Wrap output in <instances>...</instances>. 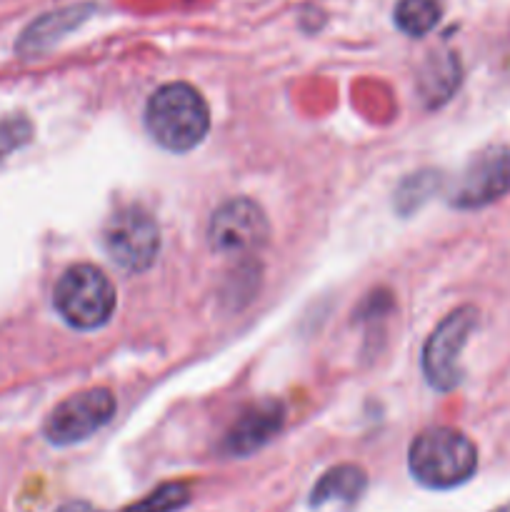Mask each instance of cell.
I'll return each mask as SVG.
<instances>
[{
    "mask_svg": "<svg viewBox=\"0 0 510 512\" xmlns=\"http://www.w3.org/2000/svg\"><path fill=\"white\" fill-rule=\"evenodd\" d=\"M190 503V488L183 483L160 485L155 493L143 498L140 503L130 505L123 512H178Z\"/></svg>",
    "mask_w": 510,
    "mask_h": 512,
    "instance_id": "12",
    "label": "cell"
},
{
    "mask_svg": "<svg viewBox=\"0 0 510 512\" xmlns=\"http://www.w3.org/2000/svg\"><path fill=\"white\" fill-rule=\"evenodd\" d=\"M283 420L285 410L278 400H260V403L248 405L225 433L223 453L233 455V458L253 455L280 433Z\"/></svg>",
    "mask_w": 510,
    "mask_h": 512,
    "instance_id": "9",
    "label": "cell"
},
{
    "mask_svg": "<svg viewBox=\"0 0 510 512\" xmlns=\"http://www.w3.org/2000/svg\"><path fill=\"white\" fill-rule=\"evenodd\" d=\"M145 125L158 145L173 153L193 150L210 128L203 95L188 83H168L155 90L145 108Z\"/></svg>",
    "mask_w": 510,
    "mask_h": 512,
    "instance_id": "1",
    "label": "cell"
},
{
    "mask_svg": "<svg viewBox=\"0 0 510 512\" xmlns=\"http://www.w3.org/2000/svg\"><path fill=\"white\" fill-rule=\"evenodd\" d=\"M30 135V125L25 123L23 118H15V120H5L0 125V155L10 153L13 148H18L20 143H25Z\"/></svg>",
    "mask_w": 510,
    "mask_h": 512,
    "instance_id": "13",
    "label": "cell"
},
{
    "mask_svg": "<svg viewBox=\"0 0 510 512\" xmlns=\"http://www.w3.org/2000/svg\"><path fill=\"white\" fill-rule=\"evenodd\" d=\"M365 488H368V478L363 470L355 465H338L318 480L310 493V505L313 508H323L325 503L353 505L363 498Z\"/></svg>",
    "mask_w": 510,
    "mask_h": 512,
    "instance_id": "10",
    "label": "cell"
},
{
    "mask_svg": "<svg viewBox=\"0 0 510 512\" xmlns=\"http://www.w3.org/2000/svg\"><path fill=\"white\" fill-rule=\"evenodd\" d=\"M270 235L263 208L248 198H233L220 205L208 225L210 248L225 255H243L263 248Z\"/></svg>",
    "mask_w": 510,
    "mask_h": 512,
    "instance_id": "7",
    "label": "cell"
},
{
    "mask_svg": "<svg viewBox=\"0 0 510 512\" xmlns=\"http://www.w3.org/2000/svg\"><path fill=\"white\" fill-rule=\"evenodd\" d=\"M103 245L110 258L130 273L148 270L160 250V230L153 215L138 205L110 215L103 230Z\"/></svg>",
    "mask_w": 510,
    "mask_h": 512,
    "instance_id": "4",
    "label": "cell"
},
{
    "mask_svg": "<svg viewBox=\"0 0 510 512\" xmlns=\"http://www.w3.org/2000/svg\"><path fill=\"white\" fill-rule=\"evenodd\" d=\"M410 473L420 485L450 490L468 483L478 468L475 445L453 428L423 430L410 445Z\"/></svg>",
    "mask_w": 510,
    "mask_h": 512,
    "instance_id": "2",
    "label": "cell"
},
{
    "mask_svg": "<svg viewBox=\"0 0 510 512\" xmlns=\"http://www.w3.org/2000/svg\"><path fill=\"white\" fill-rule=\"evenodd\" d=\"M115 413V398L108 388H90L70 395L45 420V438L55 445H73L98 433Z\"/></svg>",
    "mask_w": 510,
    "mask_h": 512,
    "instance_id": "6",
    "label": "cell"
},
{
    "mask_svg": "<svg viewBox=\"0 0 510 512\" xmlns=\"http://www.w3.org/2000/svg\"><path fill=\"white\" fill-rule=\"evenodd\" d=\"M60 318L78 330L103 328L115 313V288L108 275L95 265H73L60 275L53 290Z\"/></svg>",
    "mask_w": 510,
    "mask_h": 512,
    "instance_id": "3",
    "label": "cell"
},
{
    "mask_svg": "<svg viewBox=\"0 0 510 512\" xmlns=\"http://www.w3.org/2000/svg\"><path fill=\"white\" fill-rule=\"evenodd\" d=\"M510 190V150L488 148L470 160L453 190L458 208H483Z\"/></svg>",
    "mask_w": 510,
    "mask_h": 512,
    "instance_id": "8",
    "label": "cell"
},
{
    "mask_svg": "<svg viewBox=\"0 0 510 512\" xmlns=\"http://www.w3.org/2000/svg\"><path fill=\"white\" fill-rule=\"evenodd\" d=\"M55 512H103V510L93 508V505H88V503H68Z\"/></svg>",
    "mask_w": 510,
    "mask_h": 512,
    "instance_id": "14",
    "label": "cell"
},
{
    "mask_svg": "<svg viewBox=\"0 0 510 512\" xmlns=\"http://www.w3.org/2000/svg\"><path fill=\"white\" fill-rule=\"evenodd\" d=\"M440 20V3L438 0H400L395 8V23L403 33L420 35L430 33Z\"/></svg>",
    "mask_w": 510,
    "mask_h": 512,
    "instance_id": "11",
    "label": "cell"
},
{
    "mask_svg": "<svg viewBox=\"0 0 510 512\" xmlns=\"http://www.w3.org/2000/svg\"><path fill=\"white\" fill-rule=\"evenodd\" d=\"M478 323L475 308H458L433 330L423 348V373L438 390H453L463 378L460 355Z\"/></svg>",
    "mask_w": 510,
    "mask_h": 512,
    "instance_id": "5",
    "label": "cell"
}]
</instances>
